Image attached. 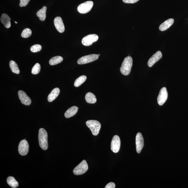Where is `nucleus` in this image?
Returning a JSON list of instances; mask_svg holds the SVG:
<instances>
[{"label":"nucleus","instance_id":"6","mask_svg":"<svg viewBox=\"0 0 188 188\" xmlns=\"http://www.w3.org/2000/svg\"><path fill=\"white\" fill-rule=\"evenodd\" d=\"M99 56L98 54H96L87 55L79 59L77 61V63L79 65H83L90 63L97 60Z\"/></svg>","mask_w":188,"mask_h":188},{"label":"nucleus","instance_id":"32","mask_svg":"<svg viewBox=\"0 0 188 188\" xmlns=\"http://www.w3.org/2000/svg\"><path fill=\"white\" fill-rule=\"evenodd\" d=\"M98 56H100V54H98Z\"/></svg>","mask_w":188,"mask_h":188},{"label":"nucleus","instance_id":"16","mask_svg":"<svg viewBox=\"0 0 188 188\" xmlns=\"http://www.w3.org/2000/svg\"><path fill=\"white\" fill-rule=\"evenodd\" d=\"M60 92V90L58 88H55L52 91L48 96V101L49 102L54 101L58 97Z\"/></svg>","mask_w":188,"mask_h":188},{"label":"nucleus","instance_id":"4","mask_svg":"<svg viewBox=\"0 0 188 188\" xmlns=\"http://www.w3.org/2000/svg\"><path fill=\"white\" fill-rule=\"evenodd\" d=\"M88 169L87 164L85 160H84L74 169L73 173L76 175H81L85 173Z\"/></svg>","mask_w":188,"mask_h":188},{"label":"nucleus","instance_id":"28","mask_svg":"<svg viewBox=\"0 0 188 188\" xmlns=\"http://www.w3.org/2000/svg\"><path fill=\"white\" fill-rule=\"evenodd\" d=\"M19 6L21 7L27 6L30 0H20Z\"/></svg>","mask_w":188,"mask_h":188},{"label":"nucleus","instance_id":"19","mask_svg":"<svg viewBox=\"0 0 188 188\" xmlns=\"http://www.w3.org/2000/svg\"><path fill=\"white\" fill-rule=\"evenodd\" d=\"M47 7L44 6L42 8L39 10L37 13V16L39 17V20L41 21H44L46 18V12Z\"/></svg>","mask_w":188,"mask_h":188},{"label":"nucleus","instance_id":"13","mask_svg":"<svg viewBox=\"0 0 188 188\" xmlns=\"http://www.w3.org/2000/svg\"><path fill=\"white\" fill-rule=\"evenodd\" d=\"M163 55L161 51H158L153 54L152 56L150 58L148 62V66L150 67H152L157 62L161 59Z\"/></svg>","mask_w":188,"mask_h":188},{"label":"nucleus","instance_id":"15","mask_svg":"<svg viewBox=\"0 0 188 188\" xmlns=\"http://www.w3.org/2000/svg\"><path fill=\"white\" fill-rule=\"evenodd\" d=\"M173 19H170L162 23L159 27V29L161 31L166 30L171 26L174 23Z\"/></svg>","mask_w":188,"mask_h":188},{"label":"nucleus","instance_id":"29","mask_svg":"<svg viewBox=\"0 0 188 188\" xmlns=\"http://www.w3.org/2000/svg\"><path fill=\"white\" fill-rule=\"evenodd\" d=\"M123 2L128 4H133L138 2L139 0H122Z\"/></svg>","mask_w":188,"mask_h":188},{"label":"nucleus","instance_id":"30","mask_svg":"<svg viewBox=\"0 0 188 188\" xmlns=\"http://www.w3.org/2000/svg\"><path fill=\"white\" fill-rule=\"evenodd\" d=\"M115 187V184L113 182H110L107 185L105 188H114Z\"/></svg>","mask_w":188,"mask_h":188},{"label":"nucleus","instance_id":"23","mask_svg":"<svg viewBox=\"0 0 188 188\" xmlns=\"http://www.w3.org/2000/svg\"><path fill=\"white\" fill-rule=\"evenodd\" d=\"M10 66L12 72L13 73L19 74L20 73V70L19 68L18 65L15 62L11 60L10 62Z\"/></svg>","mask_w":188,"mask_h":188},{"label":"nucleus","instance_id":"21","mask_svg":"<svg viewBox=\"0 0 188 188\" xmlns=\"http://www.w3.org/2000/svg\"><path fill=\"white\" fill-rule=\"evenodd\" d=\"M7 182L10 186L13 188H16L18 187L19 183L15 180L14 177L12 176L8 177L7 179Z\"/></svg>","mask_w":188,"mask_h":188},{"label":"nucleus","instance_id":"18","mask_svg":"<svg viewBox=\"0 0 188 188\" xmlns=\"http://www.w3.org/2000/svg\"><path fill=\"white\" fill-rule=\"evenodd\" d=\"M78 108L76 106H74L68 109L65 112V116L67 118H71L75 115L78 111Z\"/></svg>","mask_w":188,"mask_h":188},{"label":"nucleus","instance_id":"3","mask_svg":"<svg viewBox=\"0 0 188 188\" xmlns=\"http://www.w3.org/2000/svg\"><path fill=\"white\" fill-rule=\"evenodd\" d=\"M86 125L90 129L93 135L96 136L98 135L101 127L99 122L96 120H89L86 122Z\"/></svg>","mask_w":188,"mask_h":188},{"label":"nucleus","instance_id":"20","mask_svg":"<svg viewBox=\"0 0 188 188\" xmlns=\"http://www.w3.org/2000/svg\"><path fill=\"white\" fill-rule=\"evenodd\" d=\"M85 99L86 101L89 103L93 104V103H95L96 101V99L95 96L91 92L87 93L86 94Z\"/></svg>","mask_w":188,"mask_h":188},{"label":"nucleus","instance_id":"25","mask_svg":"<svg viewBox=\"0 0 188 188\" xmlns=\"http://www.w3.org/2000/svg\"><path fill=\"white\" fill-rule=\"evenodd\" d=\"M32 30L30 29L25 28L24 29L22 32L21 36L24 38H27L32 35Z\"/></svg>","mask_w":188,"mask_h":188},{"label":"nucleus","instance_id":"5","mask_svg":"<svg viewBox=\"0 0 188 188\" xmlns=\"http://www.w3.org/2000/svg\"><path fill=\"white\" fill-rule=\"evenodd\" d=\"M94 3L92 1H88L79 5L77 10L79 13L85 14L88 13L92 8Z\"/></svg>","mask_w":188,"mask_h":188},{"label":"nucleus","instance_id":"17","mask_svg":"<svg viewBox=\"0 0 188 188\" xmlns=\"http://www.w3.org/2000/svg\"><path fill=\"white\" fill-rule=\"evenodd\" d=\"M1 22L4 25V26L7 28H9L11 27V18L6 14H3L1 15Z\"/></svg>","mask_w":188,"mask_h":188},{"label":"nucleus","instance_id":"31","mask_svg":"<svg viewBox=\"0 0 188 188\" xmlns=\"http://www.w3.org/2000/svg\"><path fill=\"white\" fill-rule=\"evenodd\" d=\"M15 23H16V24L18 23V22H17L16 21H15Z\"/></svg>","mask_w":188,"mask_h":188},{"label":"nucleus","instance_id":"12","mask_svg":"<svg viewBox=\"0 0 188 188\" xmlns=\"http://www.w3.org/2000/svg\"><path fill=\"white\" fill-rule=\"evenodd\" d=\"M18 96L21 103L24 105L29 106L31 104L32 101L26 93L23 91H18Z\"/></svg>","mask_w":188,"mask_h":188},{"label":"nucleus","instance_id":"9","mask_svg":"<svg viewBox=\"0 0 188 188\" xmlns=\"http://www.w3.org/2000/svg\"><path fill=\"white\" fill-rule=\"evenodd\" d=\"M29 145L28 143L25 139L20 141L18 146V151L19 154L22 156H25L28 153Z\"/></svg>","mask_w":188,"mask_h":188},{"label":"nucleus","instance_id":"27","mask_svg":"<svg viewBox=\"0 0 188 188\" xmlns=\"http://www.w3.org/2000/svg\"><path fill=\"white\" fill-rule=\"evenodd\" d=\"M42 47L40 45L35 44L33 45L30 48V51L32 52L35 53L39 52L42 50Z\"/></svg>","mask_w":188,"mask_h":188},{"label":"nucleus","instance_id":"10","mask_svg":"<svg viewBox=\"0 0 188 188\" xmlns=\"http://www.w3.org/2000/svg\"><path fill=\"white\" fill-rule=\"evenodd\" d=\"M120 145L121 141L120 137L118 136H114L111 142L112 151L114 153L118 152L120 149Z\"/></svg>","mask_w":188,"mask_h":188},{"label":"nucleus","instance_id":"2","mask_svg":"<svg viewBox=\"0 0 188 188\" xmlns=\"http://www.w3.org/2000/svg\"><path fill=\"white\" fill-rule=\"evenodd\" d=\"M48 134L47 132L43 128L39 131V146L43 150H46L48 148Z\"/></svg>","mask_w":188,"mask_h":188},{"label":"nucleus","instance_id":"24","mask_svg":"<svg viewBox=\"0 0 188 188\" xmlns=\"http://www.w3.org/2000/svg\"><path fill=\"white\" fill-rule=\"evenodd\" d=\"M87 79V76L85 75H83L79 77L78 78H77L75 80V82H74V86L76 87H80V85H81Z\"/></svg>","mask_w":188,"mask_h":188},{"label":"nucleus","instance_id":"7","mask_svg":"<svg viewBox=\"0 0 188 188\" xmlns=\"http://www.w3.org/2000/svg\"><path fill=\"white\" fill-rule=\"evenodd\" d=\"M99 37L97 34H89L82 39V43L84 46H89L91 45L93 43L97 41Z\"/></svg>","mask_w":188,"mask_h":188},{"label":"nucleus","instance_id":"14","mask_svg":"<svg viewBox=\"0 0 188 188\" xmlns=\"http://www.w3.org/2000/svg\"><path fill=\"white\" fill-rule=\"evenodd\" d=\"M54 25L55 27L59 32L63 33L64 32L65 27L63 20L60 17H56L54 20Z\"/></svg>","mask_w":188,"mask_h":188},{"label":"nucleus","instance_id":"11","mask_svg":"<svg viewBox=\"0 0 188 188\" xmlns=\"http://www.w3.org/2000/svg\"><path fill=\"white\" fill-rule=\"evenodd\" d=\"M136 150L138 153L141 152L144 146V140L142 134L138 132L136 136Z\"/></svg>","mask_w":188,"mask_h":188},{"label":"nucleus","instance_id":"26","mask_svg":"<svg viewBox=\"0 0 188 188\" xmlns=\"http://www.w3.org/2000/svg\"><path fill=\"white\" fill-rule=\"evenodd\" d=\"M41 65L39 63H36L32 69V73L34 75L38 74L40 72Z\"/></svg>","mask_w":188,"mask_h":188},{"label":"nucleus","instance_id":"22","mask_svg":"<svg viewBox=\"0 0 188 188\" xmlns=\"http://www.w3.org/2000/svg\"><path fill=\"white\" fill-rule=\"evenodd\" d=\"M63 60V58L62 57L59 56H57L52 58L50 60V64L52 65H56L61 63Z\"/></svg>","mask_w":188,"mask_h":188},{"label":"nucleus","instance_id":"8","mask_svg":"<svg viewBox=\"0 0 188 188\" xmlns=\"http://www.w3.org/2000/svg\"><path fill=\"white\" fill-rule=\"evenodd\" d=\"M168 94L166 88L163 87L160 91L158 94L157 101L158 104L160 106H162L166 101L168 98Z\"/></svg>","mask_w":188,"mask_h":188},{"label":"nucleus","instance_id":"1","mask_svg":"<svg viewBox=\"0 0 188 188\" xmlns=\"http://www.w3.org/2000/svg\"><path fill=\"white\" fill-rule=\"evenodd\" d=\"M133 65L132 57L128 56L125 58L120 68V71L124 75L127 76L130 74Z\"/></svg>","mask_w":188,"mask_h":188}]
</instances>
